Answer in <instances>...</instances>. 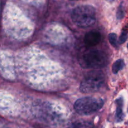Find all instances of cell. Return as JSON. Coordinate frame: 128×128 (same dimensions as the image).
Returning a JSON list of instances; mask_svg holds the SVG:
<instances>
[{
    "instance_id": "8fae6325",
    "label": "cell",
    "mask_w": 128,
    "mask_h": 128,
    "mask_svg": "<svg viewBox=\"0 0 128 128\" xmlns=\"http://www.w3.org/2000/svg\"><path fill=\"white\" fill-rule=\"evenodd\" d=\"M128 38V31L126 30H123L121 32V34L120 36V38H119V43L120 44H123L124 42H126Z\"/></svg>"
},
{
    "instance_id": "9c48e42d",
    "label": "cell",
    "mask_w": 128,
    "mask_h": 128,
    "mask_svg": "<svg viewBox=\"0 0 128 128\" xmlns=\"http://www.w3.org/2000/svg\"><path fill=\"white\" fill-rule=\"evenodd\" d=\"M109 41L110 44L114 47H116L118 44V37L116 34L115 33H110L108 36Z\"/></svg>"
},
{
    "instance_id": "7c38bea8",
    "label": "cell",
    "mask_w": 128,
    "mask_h": 128,
    "mask_svg": "<svg viewBox=\"0 0 128 128\" xmlns=\"http://www.w3.org/2000/svg\"></svg>"
},
{
    "instance_id": "ba28073f",
    "label": "cell",
    "mask_w": 128,
    "mask_h": 128,
    "mask_svg": "<svg viewBox=\"0 0 128 128\" xmlns=\"http://www.w3.org/2000/svg\"><path fill=\"white\" fill-rule=\"evenodd\" d=\"M124 61L122 59H120V60H117L114 62L112 66V71L114 74H117L120 70H122L124 67Z\"/></svg>"
},
{
    "instance_id": "3957f363",
    "label": "cell",
    "mask_w": 128,
    "mask_h": 128,
    "mask_svg": "<svg viewBox=\"0 0 128 128\" xmlns=\"http://www.w3.org/2000/svg\"><path fill=\"white\" fill-rule=\"evenodd\" d=\"M105 81L104 74L101 71L94 70L85 75L81 82L80 90L85 94L93 93L98 91Z\"/></svg>"
},
{
    "instance_id": "5b68a950",
    "label": "cell",
    "mask_w": 128,
    "mask_h": 128,
    "mask_svg": "<svg viewBox=\"0 0 128 128\" xmlns=\"http://www.w3.org/2000/svg\"><path fill=\"white\" fill-rule=\"evenodd\" d=\"M101 40V35L98 31H91L88 32L85 34L84 42L88 47H92L100 42Z\"/></svg>"
},
{
    "instance_id": "30bf717a",
    "label": "cell",
    "mask_w": 128,
    "mask_h": 128,
    "mask_svg": "<svg viewBox=\"0 0 128 128\" xmlns=\"http://www.w3.org/2000/svg\"><path fill=\"white\" fill-rule=\"evenodd\" d=\"M125 15V11L124 8L123 4L121 3L120 6H119L118 9L117 13H116V17H117L118 20H121L124 18Z\"/></svg>"
},
{
    "instance_id": "277c9868",
    "label": "cell",
    "mask_w": 128,
    "mask_h": 128,
    "mask_svg": "<svg viewBox=\"0 0 128 128\" xmlns=\"http://www.w3.org/2000/svg\"><path fill=\"white\" fill-rule=\"evenodd\" d=\"M104 105L102 99L84 97L78 100L74 104L75 111L81 115H90L101 110Z\"/></svg>"
},
{
    "instance_id": "7a4b0ae2",
    "label": "cell",
    "mask_w": 128,
    "mask_h": 128,
    "mask_svg": "<svg viewBox=\"0 0 128 128\" xmlns=\"http://www.w3.org/2000/svg\"><path fill=\"white\" fill-rule=\"evenodd\" d=\"M71 18L75 24L78 27L86 28L93 25L96 22V10L90 5H81L74 9Z\"/></svg>"
},
{
    "instance_id": "52a82bcc",
    "label": "cell",
    "mask_w": 128,
    "mask_h": 128,
    "mask_svg": "<svg viewBox=\"0 0 128 128\" xmlns=\"http://www.w3.org/2000/svg\"><path fill=\"white\" fill-rule=\"evenodd\" d=\"M69 128H94V124L88 121L78 120L72 122Z\"/></svg>"
},
{
    "instance_id": "8992f818",
    "label": "cell",
    "mask_w": 128,
    "mask_h": 128,
    "mask_svg": "<svg viewBox=\"0 0 128 128\" xmlns=\"http://www.w3.org/2000/svg\"><path fill=\"white\" fill-rule=\"evenodd\" d=\"M116 121L117 122H121L124 120V114L123 113V105L124 101L122 98L118 99L116 100Z\"/></svg>"
},
{
    "instance_id": "6da1fadb",
    "label": "cell",
    "mask_w": 128,
    "mask_h": 128,
    "mask_svg": "<svg viewBox=\"0 0 128 128\" xmlns=\"http://www.w3.org/2000/svg\"><path fill=\"white\" fill-rule=\"evenodd\" d=\"M108 56L103 51L98 50H90L80 55L79 62L82 68L99 69L108 64Z\"/></svg>"
}]
</instances>
